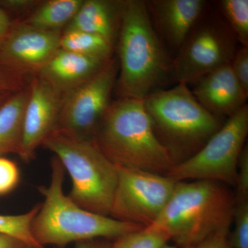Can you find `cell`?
<instances>
[{"label":"cell","mask_w":248,"mask_h":248,"mask_svg":"<svg viewBox=\"0 0 248 248\" xmlns=\"http://www.w3.org/2000/svg\"><path fill=\"white\" fill-rule=\"evenodd\" d=\"M115 49L118 98L144 99L172 78V58L155 32L146 1H125Z\"/></svg>","instance_id":"obj_1"},{"label":"cell","mask_w":248,"mask_h":248,"mask_svg":"<svg viewBox=\"0 0 248 248\" xmlns=\"http://www.w3.org/2000/svg\"><path fill=\"white\" fill-rule=\"evenodd\" d=\"M236 198L229 186L209 180L177 182L164 210L150 226L164 232L177 248L230 232Z\"/></svg>","instance_id":"obj_2"},{"label":"cell","mask_w":248,"mask_h":248,"mask_svg":"<svg viewBox=\"0 0 248 248\" xmlns=\"http://www.w3.org/2000/svg\"><path fill=\"white\" fill-rule=\"evenodd\" d=\"M93 140L117 166L165 175L174 165L156 136L143 99L112 101Z\"/></svg>","instance_id":"obj_3"},{"label":"cell","mask_w":248,"mask_h":248,"mask_svg":"<svg viewBox=\"0 0 248 248\" xmlns=\"http://www.w3.org/2000/svg\"><path fill=\"white\" fill-rule=\"evenodd\" d=\"M48 186H40L45 201L32 223V232L41 246L63 248L71 243L98 239H115L143 228L81 208L63 190L65 170L55 156Z\"/></svg>","instance_id":"obj_4"},{"label":"cell","mask_w":248,"mask_h":248,"mask_svg":"<svg viewBox=\"0 0 248 248\" xmlns=\"http://www.w3.org/2000/svg\"><path fill=\"white\" fill-rule=\"evenodd\" d=\"M143 102L156 136L174 165L193 156L224 124L201 105L186 84L155 91Z\"/></svg>","instance_id":"obj_5"},{"label":"cell","mask_w":248,"mask_h":248,"mask_svg":"<svg viewBox=\"0 0 248 248\" xmlns=\"http://www.w3.org/2000/svg\"><path fill=\"white\" fill-rule=\"evenodd\" d=\"M42 146L53 152L69 174L72 188L68 197L85 210L109 216L117 186V167L94 141L55 129Z\"/></svg>","instance_id":"obj_6"},{"label":"cell","mask_w":248,"mask_h":248,"mask_svg":"<svg viewBox=\"0 0 248 248\" xmlns=\"http://www.w3.org/2000/svg\"><path fill=\"white\" fill-rule=\"evenodd\" d=\"M248 133V106L230 118L189 159L174 165L165 175L175 182L209 180L236 185L238 161Z\"/></svg>","instance_id":"obj_7"},{"label":"cell","mask_w":248,"mask_h":248,"mask_svg":"<svg viewBox=\"0 0 248 248\" xmlns=\"http://www.w3.org/2000/svg\"><path fill=\"white\" fill-rule=\"evenodd\" d=\"M237 44L219 12L209 6L172 59V79L177 84H193L207 73L231 63Z\"/></svg>","instance_id":"obj_8"},{"label":"cell","mask_w":248,"mask_h":248,"mask_svg":"<svg viewBox=\"0 0 248 248\" xmlns=\"http://www.w3.org/2000/svg\"><path fill=\"white\" fill-rule=\"evenodd\" d=\"M117 183L110 216L136 226H151L164 210L177 182L164 174L116 165Z\"/></svg>","instance_id":"obj_9"},{"label":"cell","mask_w":248,"mask_h":248,"mask_svg":"<svg viewBox=\"0 0 248 248\" xmlns=\"http://www.w3.org/2000/svg\"><path fill=\"white\" fill-rule=\"evenodd\" d=\"M119 73L112 58L102 69L63 97L56 129L92 140L108 109Z\"/></svg>","instance_id":"obj_10"},{"label":"cell","mask_w":248,"mask_h":248,"mask_svg":"<svg viewBox=\"0 0 248 248\" xmlns=\"http://www.w3.org/2000/svg\"><path fill=\"white\" fill-rule=\"evenodd\" d=\"M62 31H46L14 22L0 43V68L17 78L37 76L60 49Z\"/></svg>","instance_id":"obj_11"},{"label":"cell","mask_w":248,"mask_h":248,"mask_svg":"<svg viewBox=\"0 0 248 248\" xmlns=\"http://www.w3.org/2000/svg\"><path fill=\"white\" fill-rule=\"evenodd\" d=\"M29 94L23 116L19 156L25 162L35 158L39 147L58 126L63 97L39 77L29 83Z\"/></svg>","instance_id":"obj_12"},{"label":"cell","mask_w":248,"mask_h":248,"mask_svg":"<svg viewBox=\"0 0 248 248\" xmlns=\"http://www.w3.org/2000/svg\"><path fill=\"white\" fill-rule=\"evenodd\" d=\"M146 4L155 32L174 56L210 6L205 0H150Z\"/></svg>","instance_id":"obj_13"},{"label":"cell","mask_w":248,"mask_h":248,"mask_svg":"<svg viewBox=\"0 0 248 248\" xmlns=\"http://www.w3.org/2000/svg\"><path fill=\"white\" fill-rule=\"evenodd\" d=\"M199 103L217 118H230L246 105L248 97L239 86L231 63L217 68L193 83Z\"/></svg>","instance_id":"obj_14"},{"label":"cell","mask_w":248,"mask_h":248,"mask_svg":"<svg viewBox=\"0 0 248 248\" xmlns=\"http://www.w3.org/2000/svg\"><path fill=\"white\" fill-rule=\"evenodd\" d=\"M111 59L93 58L60 48L36 76L64 97L96 74Z\"/></svg>","instance_id":"obj_15"},{"label":"cell","mask_w":248,"mask_h":248,"mask_svg":"<svg viewBox=\"0 0 248 248\" xmlns=\"http://www.w3.org/2000/svg\"><path fill=\"white\" fill-rule=\"evenodd\" d=\"M126 0H83L65 29L101 36L115 46Z\"/></svg>","instance_id":"obj_16"},{"label":"cell","mask_w":248,"mask_h":248,"mask_svg":"<svg viewBox=\"0 0 248 248\" xmlns=\"http://www.w3.org/2000/svg\"><path fill=\"white\" fill-rule=\"evenodd\" d=\"M29 94L28 85L24 89L11 94L0 106V156L19 155L23 116Z\"/></svg>","instance_id":"obj_17"},{"label":"cell","mask_w":248,"mask_h":248,"mask_svg":"<svg viewBox=\"0 0 248 248\" xmlns=\"http://www.w3.org/2000/svg\"><path fill=\"white\" fill-rule=\"evenodd\" d=\"M83 0H48L42 1L31 14L17 22L46 31H62L72 20L82 4Z\"/></svg>","instance_id":"obj_18"},{"label":"cell","mask_w":248,"mask_h":248,"mask_svg":"<svg viewBox=\"0 0 248 248\" xmlns=\"http://www.w3.org/2000/svg\"><path fill=\"white\" fill-rule=\"evenodd\" d=\"M60 48L86 56L106 59L113 58L115 48L101 36L74 30L62 31Z\"/></svg>","instance_id":"obj_19"},{"label":"cell","mask_w":248,"mask_h":248,"mask_svg":"<svg viewBox=\"0 0 248 248\" xmlns=\"http://www.w3.org/2000/svg\"><path fill=\"white\" fill-rule=\"evenodd\" d=\"M218 12L242 46H248V0H221Z\"/></svg>","instance_id":"obj_20"},{"label":"cell","mask_w":248,"mask_h":248,"mask_svg":"<svg viewBox=\"0 0 248 248\" xmlns=\"http://www.w3.org/2000/svg\"><path fill=\"white\" fill-rule=\"evenodd\" d=\"M41 206L37 204L27 213L18 215L0 214V234L9 235L19 239L27 246L45 248L41 246L32 232V223Z\"/></svg>","instance_id":"obj_21"},{"label":"cell","mask_w":248,"mask_h":248,"mask_svg":"<svg viewBox=\"0 0 248 248\" xmlns=\"http://www.w3.org/2000/svg\"><path fill=\"white\" fill-rule=\"evenodd\" d=\"M170 241L164 232L148 226L116 238L110 248H163Z\"/></svg>","instance_id":"obj_22"},{"label":"cell","mask_w":248,"mask_h":248,"mask_svg":"<svg viewBox=\"0 0 248 248\" xmlns=\"http://www.w3.org/2000/svg\"><path fill=\"white\" fill-rule=\"evenodd\" d=\"M232 223L234 229L228 236L231 248H248V201L236 202Z\"/></svg>","instance_id":"obj_23"},{"label":"cell","mask_w":248,"mask_h":248,"mask_svg":"<svg viewBox=\"0 0 248 248\" xmlns=\"http://www.w3.org/2000/svg\"><path fill=\"white\" fill-rule=\"evenodd\" d=\"M19 169L14 161L0 156V196L14 190L19 182Z\"/></svg>","instance_id":"obj_24"},{"label":"cell","mask_w":248,"mask_h":248,"mask_svg":"<svg viewBox=\"0 0 248 248\" xmlns=\"http://www.w3.org/2000/svg\"><path fill=\"white\" fill-rule=\"evenodd\" d=\"M232 71L239 86L248 97V46L238 48L231 62Z\"/></svg>","instance_id":"obj_25"},{"label":"cell","mask_w":248,"mask_h":248,"mask_svg":"<svg viewBox=\"0 0 248 248\" xmlns=\"http://www.w3.org/2000/svg\"><path fill=\"white\" fill-rule=\"evenodd\" d=\"M236 202L248 201V147L245 145L240 154L238 161L236 176Z\"/></svg>","instance_id":"obj_26"},{"label":"cell","mask_w":248,"mask_h":248,"mask_svg":"<svg viewBox=\"0 0 248 248\" xmlns=\"http://www.w3.org/2000/svg\"><path fill=\"white\" fill-rule=\"evenodd\" d=\"M30 79H22L10 75L0 68V97H7L24 89Z\"/></svg>","instance_id":"obj_27"},{"label":"cell","mask_w":248,"mask_h":248,"mask_svg":"<svg viewBox=\"0 0 248 248\" xmlns=\"http://www.w3.org/2000/svg\"><path fill=\"white\" fill-rule=\"evenodd\" d=\"M38 0H0V8L9 12L21 14L25 17L31 14L40 4Z\"/></svg>","instance_id":"obj_28"},{"label":"cell","mask_w":248,"mask_h":248,"mask_svg":"<svg viewBox=\"0 0 248 248\" xmlns=\"http://www.w3.org/2000/svg\"><path fill=\"white\" fill-rule=\"evenodd\" d=\"M230 232H219L198 244L185 248H231L228 239Z\"/></svg>","instance_id":"obj_29"},{"label":"cell","mask_w":248,"mask_h":248,"mask_svg":"<svg viewBox=\"0 0 248 248\" xmlns=\"http://www.w3.org/2000/svg\"><path fill=\"white\" fill-rule=\"evenodd\" d=\"M13 24L14 22L11 21L9 14L4 9L0 8V43L9 33L13 27Z\"/></svg>","instance_id":"obj_30"},{"label":"cell","mask_w":248,"mask_h":248,"mask_svg":"<svg viewBox=\"0 0 248 248\" xmlns=\"http://www.w3.org/2000/svg\"><path fill=\"white\" fill-rule=\"evenodd\" d=\"M25 246L27 245L16 238L0 234V248H23Z\"/></svg>","instance_id":"obj_31"},{"label":"cell","mask_w":248,"mask_h":248,"mask_svg":"<svg viewBox=\"0 0 248 248\" xmlns=\"http://www.w3.org/2000/svg\"><path fill=\"white\" fill-rule=\"evenodd\" d=\"M111 243L102 239L86 240L76 243V248H110Z\"/></svg>","instance_id":"obj_32"},{"label":"cell","mask_w":248,"mask_h":248,"mask_svg":"<svg viewBox=\"0 0 248 248\" xmlns=\"http://www.w3.org/2000/svg\"><path fill=\"white\" fill-rule=\"evenodd\" d=\"M163 248H178L177 246H175V245H170L169 244H168L167 245H166V246H164Z\"/></svg>","instance_id":"obj_33"},{"label":"cell","mask_w":248,"mask_h":248,"mask_svg":"<svg viewBox=\"0 0 248 248\" xmlns=\"http://www.w3.org/2000/svg\"><path fill=\"white\" fill-rule=\"evenodd\" d=\"M9 96H7V97H0V106H1V104H3V102H4V101L6 100V99L9 97Z\"/></svg>","instance_id":"obj_34"},{"label":"cell","mask_w":248,"mask_h":248,"mask_svg":"<svg viewBox=\"0 0 248 248\" xmlns=\"http://www.w3.org/2000/svg\"><path fill=\"white\" fill-rule=\"evenodd\" d=\"M23 248H35L32 247V246H25Z\"/></svg>","instance_id":"obj_35"}]
</instances>
